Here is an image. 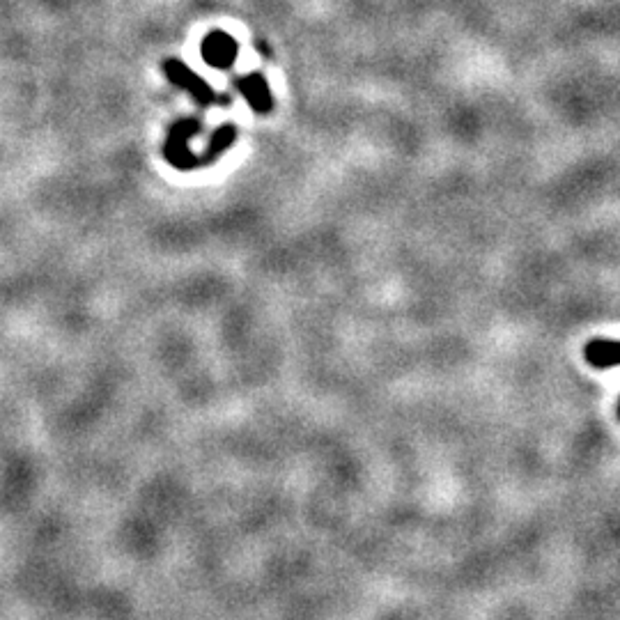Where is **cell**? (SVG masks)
<instances>
[{
	"mask_svg": "<svg viewBox=\"0 0 620 620\" xmlns=\"http://www.w3.org/2000/svg\"><path fill=\"white\" fill-rule=\"evenodd\" d=\"M198 131H200V122L193 120V118L180 120L173 129H170L164 154L175 168L191 170V168L203 166V161H200L196 154L189 150V138H193V134H198Z\"/></svg>",
	"mask_w": 620,
	"mask_h": 620,
	"instance_id": "1",
	"label": "cell"
},
{
	"mask_svg": "<svg viewBox=\"0 0 620 620\" xmlns=\"http://www.w3.org/2000/svg\"><path fill=\"white\" fill-rule=\"evenodd\" d=\"M166 76L170 79V83L177 85L186 92H191V97L196 99L198 104L203 106H212V104H228V97L216 95V90L209 85L205 79H200L196 72H191L189 67L184 65L180 60H168L166 65Z\"/></svg>",
	"mask_w": 620,
	"mask_h": 620,
	"instance_id": "2",
	"label": "cell"
},
{
	"mask_svg": "<svg viewBox=\"0 0 620 620\" xmlns=\"http://www.w3.org/2000/svg\"><path fill=\"white\" fill-rule=\"evenodd\" d=\"M237 56H239V44L232 40L228 33H221V30H216V33L205 37L203 58L209 67L228 69V67H232V62L237 60Z\"/></svg>",
	"mask_w": 620,
	"mask_h": 620,
	"instance_id": "3",
	"label": "cell"
},
{
	"mask_svg": "<svg viewBox=\"0 0 620 620\" xmlns=\"http://www.w3.org/2000/svg\"><path fill=\"white\" fill-rule=\"evenodd\" d=\"M237 88L255 113L265 115L271 111V108H274V95H271L265 76H260V74L242 76V79H237Z\"/></svg>",
	"mask_w": 620,
	"mask_h": 620,
	"instance_id": "4",
	"label": "cell"
},
{
	"mask_svg": "<svg viewBox=\"0 0 620 620\" xmlns=\"http://www.w3.org/2000/svg\"><path fill=\"white\" fill-rule=\"evenodd\" d=\"M588 361L598 368H611L618 363V343L616 340H593L586 350Z\"/></svg>",
	"mask_w": 620,
	"mask_h": 620,
	"instance_id": "5",
	"label": "cell"
}]
</instances>
